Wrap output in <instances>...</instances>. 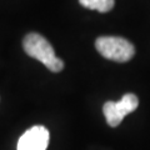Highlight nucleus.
I'll use <instances>...</instances> for the list:
<instances>
[{"instance_id": "nucleus-5", "label": "nucleus", "mask_w": 150, "mask_h": 150, "mask_svg": "<svg viewBox=\"0 0 150 150\" xmlns=\"http://www.w3.org/2000/svg\"><path fill=\"white\" fill-rule=\"evenodd\" d=\"M84 8L98 10L100 13H108L114 8L115 0H79Z\"/></svg>"}, {"instance_id": "nucleus-4", "label": "nucleus", "mask_w": 150, "mask_h": 150, "mask_svg": "<svg viewBox=\"0 0 150 150\" xmlns=\"http://www.w3.org/2000/svg\"><path fill=\"white\" fill-rule=\"evenodd\" d=\"M49 144V131L45 126L36 125L26 130L18 142V150H46Z\"/></svg>"}, {"instance_id": "nucleus-2", "label": "nucleus", "mask_w": 150, "mask_h": 150, "mask_svg": "<svg viewBox=\"0 0 150 150\" xmlns=\"http://www.w3.org/2000/svg\"><path fill=\"white\" fill-rule=\"evenodd\" d=\"M95 48L104 58L116 63H125L135 54L134 45L119 36H100L95 41Z\"/></svg>"}, {"instance_id": "nucleus-1", "label": "nucleus", "mask_w": 150, "mask_h": 150, "mask_svg": "<svg viewBox=\"0 0 150 150\" xmlns=\"http://www.w3.org/2000/svg\"><path fill=\"white\" fill-rule=\"evenodd\" d=\"M23 48L28 55L41 62L50 71L59 73L64 69L63 60L55 55L53 46L44 36L38 33H30L24 38Z\"/></svg>"}, {"instance_id": "nucleus-3", "label": "nucleus", "mask_w": 150, "mask_h": 150, "mask_svg": "<svg viewBox=\"0 0 150 150\" xmlns=\"http://www.w3.org/2000/svg\"><path fill=\"white\" fill-rule=\"evenodd\" d=\"M138 105V96L131 93H128L121 98L120 101H106L103 106V111H104L108 124L112 128H115V126L120 125V123L126 115L137 109Z\"/></svg>"}]
</instances>
